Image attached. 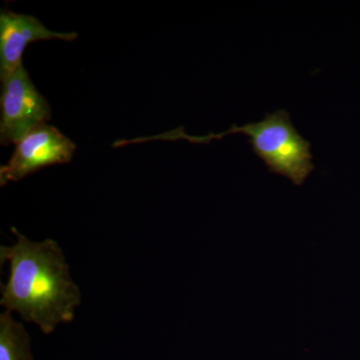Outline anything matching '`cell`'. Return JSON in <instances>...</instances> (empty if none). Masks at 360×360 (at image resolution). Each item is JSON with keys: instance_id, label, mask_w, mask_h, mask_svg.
I'll return each mask as SVG.
<instances>
[{"instance_id": "3957f363", "label": "cell", "mask_w": 360, "mask_h": 360, "mask_svg": "<svg viewBox=\"0 0 360 360\" xmlns=\"http://www.w3.org/2000/svg\"><path fill=\"white\" fill-rule=\"evenodd\" d=\"M0 143L15 144L30 130L51 118V108L20 65L1 79Z\"/></svg>"}, {"instance_id": "8992f818", "label": "cell", "mask_w": 360, "mask_h": 360, "mask_svg": "<svg viewBox=\"0 0 360 360\" xmlns=\"http://www.w3.org/2000/svg\"><path fill=\"white\" fill-rule=\"evenodd\" d=\"M0 360H33L30 335L11 311L0 315Z\"/></svg>"}, {"instance_id": "277c9868", "label": "cell", "mask_w": 360, "mask_h": 360, "mask_svg": "<svg viewBox=\"0 0 360 360\" xmlns=\"http://www.w3.org/2000/svg\"><path fill=\"white\" fill-rule=\"evenodd\" d=\"M75 149L71 139L44 123L16 142L11 160L0 167V186L18 181L42 168L70 162Z\"/></svg>"}, {"instance_id": "5b68a950", "label": "cell", "mask_w": 360, "mask_h": 360, "mask_svg": "<svg viewBox=\"0 0 360 360\" xmlns=\"http://www.w3.org/2000/svg\"><path fill=\"white\" fill-rule=\"evenodd\" d=\"M77 32H58L49 30L32 15L2 9L0 13V79L22 65L26 46L39 40L72 41Z\"/></svg>"}, {"instance_id": "6da1fadb", "label": "cell", "mask_w": 360, "mask_h": 360, "mask_svg": "<svg viewBox=\"0 0 360 360\" xmlns=\"http://www.w3.org/2000/svg\"><path fill=\"white\" fill-rule=\"evenodd\" d=\"M18 243L0 248L1 264H11L8 283L1 284L0 304L52 333L59 323L75 319L82 295L73 283L65 253L56 241L33 243L11 229Z\"/></svg>"}, {"instance_id": "7a4b0ae2", "label": "cell", "mask_w": 360, "mask_h": 360, "mask_svg": "<svg viewBox=\"0 0 360 360\" xmlns=\"http://www.w3.org/2000/svg\"><path fill=\"white\" fill-rule=\"evenodd\" d=\"M243 134L250 139L252 151L269 168V172L283 175L295 186H302L314 170L311 144L295 129L290 113L277 110L266 113L258 122L246 123L243 127L233 124L219 134L189 136L182 129L168 134L169 139H184L194 143H208L226 135Z\"/></svg>"}]
</instances>
